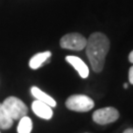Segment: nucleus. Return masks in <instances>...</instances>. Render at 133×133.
<instances>
[{"label":"nucleus","instance_id":"f257e3e1","mask_svg":"<svg viewBox=\"0 0 133 133\" xmlns=\"http://www.w3.org/2000/svg\"><path fill=\"white\" fill-rule=\"evenodd\" d=\"M109 41L108 37L102 33L92 34L87 39L86 53L93 70L100 73L104 69L105 56L109 50Z\"/></svg>","mask_w":133,"mask_h":133},{"label":"nucleus","instance_id":"f03ea898","mask_svg":"<svg viewBox=\"0 0 133 133\" xmlns=\"http://www.w3.org/2000/svg\"><path fill=\"white\" fill-rule=\"evenodd\" d=\"M3 107L13 120H20L28 114V108L23 101L16 97H8L3 102Z\"/></svg>","mask_w":133,"mask_h":133},{"label":"nucleus","instance_id":"7ed1b4c3","mask_svg":"<svg viewBox=\"0 0 133 133\" xmlns=\"http://www.w3.org/2000/svg\"><path fill=\"white\" fill-rule=\"evenodd\" d=\"M68 109L78 112H86L94 108L95 103L90 97L86 95H72L65 102Z\"/></svg>","mask_w":133,"mask_h":133},{"label":"nucleus","instance_id":"20e7f679","mask_svg":"<svg viewBox=\"0 0 133 133\" xmlns=\"http://www.w3.org/2000/svg\"><path fill=\"white\" fill-rule=\"evenodd\" d=\"M87 39L81 34L71 33L63 36L60 39V46L64 49L80 51L86 48Z\"/></svg>","mask_w":133,"mask_h":133},{"label":"nucleus","instance_id":"39448f33","mask_svg":"<svg viewBox=\"0 0 133 133\" xmlns=\"http://www.w3.org/2000/svg\"><path fill=\"white\" fill-rule=\"evenodd\" d=\"M118 110L112 108V107H108V108L97 109L93 114V120L96 123L101 124V125L112 123L114 121H116L118 119Z\"/></svg>","mask_w":133,"mask_h":133},{"label":"nucleus","instance_id":"423d86ee","mask_svg":"<svg viewBox=\"0 0 133 133\" xmlns=\"http://www.w3.org/2000/svg\"><path fill=\"white\" fill-rule=\"evenodd\" d=\"M32 109H33L34 114L37 116L43 119H45V120L50 119L53 115L51 107H49L48 105L42 103L39 101H34L33 104H32Z\"/></svg>","mask_w":133,"mask_h":133},{"label":"nucleus","instance_id":"0eeeda50","mask_svg":"<svg viewBox=\"0 0 133 133\" xmlns=\"http://www.w3.org/2000/svg\"><path fill=\"white\" fill-rule=\"evenodd\" d=\"M65 59L70 65L74 67V69L78 72V74L80 75L81 78L86 79L87 77L89 76V68L80 57L74 56V55H67L65 57Z\"/></svg>","mask_w":133,"mask_h":133},{"label":"nucleus","instance_id":"6e6552de","mask_svg":"<svg viewBox=\"0 0 133 133\" xmlns=\"http://www.w3.org/2000/svg\"><path fill=\"white\" fill-rule=\"evenodd\" d=\"M31 93H32L33 97L37 101L44 103V104H46V105H48L49 107H51V108L56 107V102H55V100L53 99L52 97H50L49 95L45 94L44 92H43L38 87H35V86L32 87L31 88Z\"/></svg>","mask_w":133,"mask_h":133},{"label":"nucleus","instance_id":"1a4fd4ad","mask_svg":"<svg viewBox=\"0 0 133 133\" xmlns=\"http://www.w3.org/2000/svg\"><path fill=\"white\" fill-rule=\"evenodd\" d=\"M51 57V52L50 51H43L35 54L29 62V66L32 69H38L39 67L43 66V63L49 61V58Z\"/></svg>","mask_w":133,"mask_h":133},{"label":"nucleus","instance_id":"9d476101","mask_svg":"<svg viewBox=\"0 0 133 133\" xmlns=\"http://www.w3.org/2000/svg\"><path fill=\"white\" fill-rule=\"evenodd\" d=\"M14 120L11 118L8 112L6 111L2 104H0V129H9L12 127Z\"/></svg>","mask_w":133,"mask_h":133},{"label":"nucleus","instance_id":"9b49d317","mask_svg":"<svg viewBox=\"0 0 133 133\" xmlns=\"http://www.w3.org/2000/svg\"><path fill=\"white\" fill-rule=\"evenodd\" d=\"M33 129V121L29 116H24L20 119L17 131L18 133H31Z\"/></svg>","mask_w":133,"mask_h":133},{"label":"nucleus","instance_id":"f8f14e48","mask_svg":"<svg viewBox=\"0 0 133 133\" xmlns=\"http://www.w3.org/2000/svg\"><path fill=\"white\" fill-rule=\"evenodd\" d=\"M128 80H129V83L133 85V65L131 67H130V69H129V72H128Z\"/></svg>","mask_w":133,"mask_h":133},{"label":"nucleus","instance_id":"ddd939ff","mask_svg":"<svg viewBox=\"0 0 133 133\" xmlns=\"http://www.w3.org/2000/svg\"><path fill=\"white\" fill-rule=\"evenodd\" d=\"M128 59H129V61L131 62L133 64V50L131 51V52L129 53V56H128Z\"/></svg>","mask_w":133,"mask_h":133},{"label":"nucleus","instance_id":"4468645a","mask_svg":"<svg viewBox=\"0 0 133 133\" xmlns=\"http://www.w3.org/2000/svg\"><path fill=\"white\" fill-rule=\"evenodd\" d=\"M123 133H133V128H128L126 130H124Z\"/></svg>","mask_w":133,"mask_h":133},{"label":"nucleus","instance_id":"2eb2a0df","mask_svg":"<svg viewBox=\"0 0 133 133\" xmlns=\"http://www.w3.org/2000/svg\"><path fill=\"white\" fill-rule=\"evenodd\" d=\"M123 88H124V89H127V88H128V84H127V83H124Z\"/></svg>","mask_w":133,"mask_h":133}]
</instances>
